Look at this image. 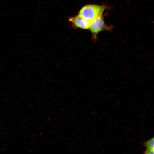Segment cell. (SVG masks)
Here are the masks:
<instances>
[{
    "instance_id": "cell-4",
    "label": "cell",
    "mask_w": 154,
    "mask_h": 154,
    "mask_svg": "<svg viewBox=\"0 0 154 154\" xmlns=\"http://www.w3.org/2000/svg\"><path fill=\"white\" fill-rule=\"evenodd\" d=\"M144 145L147 148V149L145 152V153H154V144L153 137L145 142L144 143Z\"/></svg>"
},
{
    "instance_id": "cell-3",
    "label": "cell",
    "mask_w": 154,
    "mask_h": 154,
    "mask_svg": "<svg viewBox=\"0 0 154 154\" xmlns=\"http://www.w3.org/2000/svg\"><path fill=\"white\" fill-rule=\"evenodd\" d=\"M69 20L74 26L84 29H89L91 22L90 21L85 19L78 15L75 17H70Z\"/></svg>"
},
{
    "instance_id": "cell-2",
    "label": "cell",
    "mask_w": 154,
    "mask_h": 154,
    "mask_svg": "<svg viewBox=\"0 0 154 154\" xmlns=\"http://www.w3.org/2000/svg\"><path fill=\"white\" fill-rule=\"evenodd\" d=\"M110 26L106 25L102 16L99 17L91 21L89 29L92 34V40L96 41L97 39L98 34L104 30L110 31Z\"/></svg>"
},
{
    "instance_id": "cell-1",
    "label": "cell",
    "mask_w": 154,
    "mask_h": 154,
    "mask_svg": "<svg viewBox=\"0 0 154 154\" xmlns=\"http://www.w3.org/2000/svg\"><path fill=\"white\" fill-rule=\"evenodd\" d=\"M106 8V7L104 5H87L81 9L78 15L85 19L91 21L102 16Z\"/></svg>"
}]
</instances>
